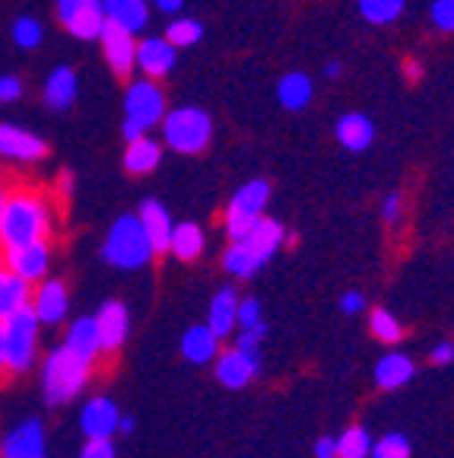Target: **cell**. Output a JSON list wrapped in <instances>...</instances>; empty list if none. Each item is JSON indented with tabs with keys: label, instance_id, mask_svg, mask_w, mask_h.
<instances>
[{
	"label": "cell",
	"instance_id": "8fae6325",
	"mask_svg": "<svg viewBox=\"0 0 454 458\" xmlns=\"http://www.w3.org/2000/svg\"><path fill=\"white\" fill-rule=\"evenodd\" d=\"M257 372H261V353L241 351V347L220 353V363H216V379L226 388H245Z\"/></svg>",
	"mask_w": 454,
	"mask_h": 458
},
{
	"label": "cell",
	"instance_id": "52a82bcc",
	"mask_svg": "<svg viewBox=\"0 0 454 458\" xmlns=\"http://www.w3.org/2000/svg\"><path fill=\"white\" fill-rule=\"evenodd\" d=\"M270 200V185L264 179H251L229 198L226 208V233L229 239H241L264 216V208Z\"/></svg>",
	"mask_w": 454,
	"mask_h": 458
},
{
	"label": "cell",
	"instance_id": "7a4b0ae2",
	"mask_svg": "<svg viewBox=\"0 0 454 458\" xmlns=\"http://www.w3.org/2000/svg\"><path fill=\"white\" fill-rule=\"evenodd\" d=\"M283 236H286V233H283V226H280L277 220H267V216H261V220H257L255 226L245 233V236L232 239V245H229L226 255H223V265H226V271L232 274V277H239V280L255 277V274L267 265L270 258L277 255Z\"/></svg>",
	"mask_w": 454,
	"mask_h": 458
},
{
	"label": "cell",
	"instance_id": "681fc988",
	"mask_svg": "<svg viewBox=\"0 0 454 458\" xmlns=\"http://www.w3.org/2000/svg\"><path fill=\"white\" fill-rule=\"evenodd\" d=\"M404 73H407L410 80H419V77H423V67H419L416 61H407V64H404Z\"/></svg>",
	"mask_w": 454,
	"mask_h": 458
},
{
	"label": "cell",
	"instance_id": "9c48e42d",
	"mask_svg": "<svg viewBox=\"0 0 454 458\" xmlns=\"http://www.w3.org/2000/svg\"><path fill=\"white\" fill-rule=\"evenodd\" d=\"M4 261L13 274H20L22 280L29 284H38L45 280L48 274V261H51V249H48V239H38V242H26V245H16V249H4Z\"/></svg>",
	"mask_w": 454,
	"mask_h": 458
},
{
	"label": "cell",
	"instance_id": "60d3db41",
	"mask_svg": "<svg viewBox=\"0 0 454 458\" xmlns=\"http://www.w3.org/2000/svg\"><path fill=\"white\" fill-rule=\"evenodd\" d=\"M400 208H404V198L398 191H391L388 198L382 200V216L388 223H398L400 220Z\"/></svg>",
	"mask_w": 454,
	"mask_h": 458
},
{
	"label": "cell",
	"instance_id": "83f0119b",
	"mask_svg": "<svg viewBox=\"0 0 454 458\" xmlns=\"http://www.w3.org/2000/svg\"><path fill=\"white\" fill-rule=\"evenodd\" d=\"M159 159H163V147H159L153 137L143 134L128 143V150H124V169H128L130 175H147V172L156 169Z\"/></svg>",
	"mask_w": 454,
	"mask_h": 458
},
{
	"label": "cell",
	"instance_id": "6da1fadb",
	"mask_svg": "<svg viewBox=\"0 0 454 458\" xmlns=\"http://www.w3.org/2000/svg\"><path fill=\"white\" fill-rule=\"evenodd\" d=\"M51 236V204L38 191H16L0 208V245L16 249V245L38 242Z\"/></svg>",
	"mask_w": 454,
	"mask_h": 458
},
{
	"label": "cell",
	"instance_id": "3957f363",
	"mask_svg": "<svg viewBox=\"0 0 454 458\" xmlns=\"http://www.w3.org/2000/svg\"><path fill=\"white\" fill-rule=\"evenodd\" d=\"M153 255H156V251H153V242H149L140 216L124 214L112 223L105 245H102V258H105L108 265L121 267V271H137V267L147 265Z\"/></svg>",
	"mask_w": 454,
	"mask_h": 458
},
{
	"label": "cell",
	"instance_id": "db71d44e",
	"mask_svg": "<svg viewBox=\"0 0 454 458\" xmlns=\"http://www.w3.org/2000/svg\"><path fill=\"white\" fill-rule=\"evenodd\" d=\"M7 198H10V194L4 191V188H0V208H4V204H7Z\"/></svg>",
	"mask_w": 454,
	"mask_h": 458
},
{
	"label": "cell",
	"instance_id": "44dd1931",
	"mask_svg": "<svg viewBox=\"0 0 454 458\" xmlns=\"http://www.w3.org/2000/svg\"><path fill=\"white\" fill-rule=\"evenodd\" d=\"M206 325L220 341L232 335V328L239 325V293H235V286H223L220 293L214 296L210 312H206Z\"/></svg>",
	"mask_w": 454,
	"mask_h": 458
},
{
	"label": "cell",
	"instance_id": "484cf974",
	"mask_svg": "<svg viewBox=\"0 0 454 458\" xmlns=\"http://www.w3.org/2000/svg\"><path fill=\"white\" fill-rule=\"evenodd\" d=\"M105 26L108 20H105V10H102V0H86L83 7H80V13L67 22V32L73 38H80V42H96V38H102V29Z\"/></svg>",
	"mask_w": 454,
	"mask_h": 458
},
{
	"label": "cell",
	"instance_id": "bcb514c9",
	"mask_svg": "<svg viewBox=\"0 0 454 458\" xmlns=\"http://www.w3.org/2000/svg\"><path fill=\"white\" fill-rule=\"evenodd\" d=\"M121 134H124V140L130 143V140H137V137H143V134H147V131H143L137 122H130V118H124V124H121Z\"/></svg>",
	"mask_w": 454,
	"mask_h": 458
},
{
	"label": "cell",
	"instance_id": "74e56055",
	"mask_svg": "<svg viewBox=\"0 0 454 458\" xmlns=\"http://www.w3.org/2000/svg\"><path fill=\"white\" fill-rule=\"evenodd\" d=\"M261 325V302L251 296V300H239V328H255Z\"/></svg>",
	"mask_w": 454,
	"mask_h": 458
},
{
	"label": "cell",
	"instance_id": "e0dca14e",
	"mask_svg": "<svg viewBox=\"0 0 454 458\" xmlns=\"http://www.w3.org/2000/svg\"><path fill=\"white\" fill-rule=\"evenodd\" d=\"M137 216H140L143 229H147L149 242H153V251L156 255H163V251H169L172 245V229H175V223H172L169 210L159 204V200H143L140 210H137Z\"/></svg>",
	"mask_w": 454,
	"mask_h": 458
},
{
	"label": "cell",
	"instance_id": "f35d334b",
	"mask_svg": "<svg viewBox=\"0 0 454 458\" xmlns=\"http://www.w3.org/2000/svg\"><path fill=\"white\" fill-rule=\"evenodd\" d=\"M80 458H114L112 439H89L80 452Z\"/></svg>",
	"mask_w": 454,
	"mask_h": 458
},
{
	"label": "cell",
	"instance_id": "7bdbcfd3",
	"mask_svg": "<svg viewBox=\"0 0 454 458\" xmlns=\"http://www.w3.org/2000/svg\"><path fill=\"white\" fill-rule=\"evenodd\" d=\"M451 360H454V344H448V341L435 344V347H433V363L445 366V363H451Z\"/></svg>",
	"mask_w": 454,
	"mask_h": 458
},
{
	"label": "cell",
	"instance_id": "d6986e66",
	"mask_svg": "<svg viewBox=\"0 0 454 458\" xmlns=\"http://www.w3.org/2000/svg\"><path fill=\"white\" fill-rule=\"evenodd\" d=\"M4 458H45V429L38 420H26L4 439Z\"/></svg>",
	"mask_w": 454,
	"mask_h": 458
},
{
	"label": "cell",
	"instance_id": "5b68a950",
	"mask_svg": "<svg viewBox=\"0 0 454 458\" xmlns=\"http://www.w3.org/2000/svg\"><path fill=\"white\" fill-rule=\"evenodd\" d=\"M210 137H214V118L198 106H181L165 112L163 118V140L169 143L175 153H204L210 147Z\"/></svg>",
	"mask_w": 454,
	"mask_h": 458
},
{
	"label": "cell",
	"instance_id": "f1b7e54d",
	"mask_svg": "<svg viewBox=\"0 0 454 458\" xmlns=\"http://www.w3.org/2000/svg\"><path fill=\"white\" fill-rule=\"evenodd\" d=\"M413 372H416V366H413V360L407 357V353H388V357L378 360L375 366V382L378 388H400L407 386V382L413 379Z\"/></svg>",
	"mask_w": 454,
	"mask_h": 458
},
{
	"label": "cell",
	"instance_id": "5bb4252c",
	"mask_svg": "<svg viewBox=\"0 0 454 458\" xmlns=\"http://www.w3.org/2000/svg\"><path fill=\"white\" fill-rule=\"evenodd\" d=\"M118 420H121V411L114 408L112 398H93L86 401L83 414H80V427L89 439H112L118 433Z\"/></svg>",
	"mask_w": 454,
	"mask_h": 458
},
{
	"label": "cell",
	"instance_id": "f907efd6",
	"mask_svg": "<svg viewBox=\"0 0 454 458\" xmlns=\"http://www.w3.org/2000/svg\"><path fill=\"white\" fill-rule=\"evenodd\" d=\"M340 71H343L340 61H327V64H324V73H327V77H340Z\"/></svg>",
	"mask_w": 454,
	"mask_h": 458
},
{
	"label": "cell",
	"instance_id": "f5cc1de1",
	"mask_svg": "<svg viewBox=\"0 0 454 458\" xmlns=\"http://www.w3.org/2000/svg\"><path fill=\"white\" fill-rule=\"evenodd\" d=\"M7 366V344H4V325H0V369Z\"/></svg>",
	"mask_w": 454,
	"mask_h": 458
},
{
	"label": "cell",
	"instance_id": "7402d4cb",
	"mask_svg": "<svg viewBox=\"0 0 454 458\" xmlns=\"http://www.w3.org/2000/svg\"><path fill=\"white\" fill-rule=\"evenodd\" d=\"M105 20L128 32H143L149 22V4L147 0H102Z\"/></svg>",
	"mask_w": 454,
	"mask_h": 458
},
{
	"label": "cell",
	"instance_id": "d6a6232c",
	"mask_svg": "<svg viewBox=\"0 0 454 458\" xmlns=\"http://www.w3.org/2000/svg\"><path fill=\"white\" fill-rule=\"evenodd\" d=\"M372 437L362 427H349L337 437V458H369Z\"/></svg>",
	"mask_w": 454,
	"mask_h": 458
},
{
	"label": "cell",
	"instance_id": "c3c4849f",
	"mask_svg": "<svg viewBox=\"0 0 454 458\" xmlns=\"http://www.w3.org/2000/svg\"><path fill=\"white\" fill-rule=\"evenodd\" d=\"M57 188H61V194H71L73 191V172L71 169L61 172V179H57Z\"/></svg>",
	"mask_w": 454,
	"mask_h": 458
},
{
	"label": "cell",
	"instance_id": "ba28073f",
	"mask_svg": "<svg viewBox=\"0 0 454 458\" xmlns=\"http://www.w3.org/2000/svg\"><path fill=\"white\" fill-rule=\"evenodd\" d=\"M124 118L137 122L143 131L163 124L165 96H163V89L156 86V80L143 77V80H134V83L128 86V93H124Z\"/></svg>",
	"mask_w": 454,
	"mask_h": 458
},
{
	"label": "cell",
	"instance_id": "277c9868",
	"mask_svg": "<svg viewBox=\"0 0 454 458\" xmlns=\"http://www.w3.org/2000/svg\"><path fill=\"white\" fill-rule=\"evenodd\" d=\"M89 360L77 357L71 347H57L45 360L42 372V386H45V401L48 404H67V401L77 398L80 388L89 382Z\"/></svg>",
	"mask_w": 454,
	"mask_h": 458
},
{
	"label": "cell",
	"instance_id": "4316f807",
	"mask_svg": "<svg viewBox=\"0 0 454 458\" xmlns=\"http://www.w3.org/2000/svg\"><path fill=\"white\" fill-rule=\"evenodd\" d=\"M32 300V286L29 280H22L20 274H13L10 267H0V322L10 318L16 309H22Z\"/></svg>",
	"mask_w": 454,
	"mask_h": 458
},
{
	"label": "cell",
	"instance_id": "b9f144b4",
	"mask_svg": "<svg viewBox=\"0 0 454 458\" xmlns=\"http://www.w3.org/2000/svg\"><path fill=\"white\" fill-rule=\"evenodd\" d=\"M83 4H86V0H57V7H55L57 20H61L67 26V22H71L73 16L80 13V7H83Z\"/></svg>",
	"mask_w": 454,
	"mask_h": 458
},
{
	"label": "cell",
	"instance_id": "836d02e7",
	"mask_svg": "<svg viewBox=\"0 0 454 458\" xmlns=\"http://www.w3.org/2000/svg\"><path fill=\"white\" fill-rule=\"evenodd\" d=\"M42 38H45V29L36 16H20V20L13 22V42L20 45V48H26V51L38 48Z\"/></svg>",
	"mask_w": 454,
	"mask_h": 458
},
{
	"label": "cell",
	"instance_id": "30bf717a",
	"mask_svg": "<svg viewBox=\"0 0 454 458\" xmlns=\"http://www.w3.org/2000/svg\"><path fill=\"white\" fill-rule=\"evenodd\" d=\"M102 51H105V61L108 67H112L118 77H128L130 71L137 67V38L134 32H128V29H118L108 22L105 29H102Z\"/></svg>",
	"mask_w": 454,
	"mask_h": 458
},
{
	"label": "cell",
	"instance_id": "e575fe53",
	"mask_svg": "<svg viewBox=\"0 0 454 458\" xmlns=\"http://www.w3.org/2000/svg\"><path fill=\"white\" fill-rule=\"evenodd\" d=\"M369 458H410V443L400 433H391V437L372 443Z\"/></svg>",
	"mask_w": 454,
	"mask_h": 458
},
{
	"label": "cell",
	"instance_id": "1f68e13d",
	"mask_svg": "<svg viewBox=\"0 0 454 458\" xmlns=\"http://www.w3.org/2000/svg\"><path fill=\"white\" fill-rule=\"evenodd\" d=\"M165 38H169L175 48H191L204 38V22L200 20H191V16H178V20L169 22L165 29Z\"/></svg>",
	"mask_w": 454,
	"mask_h": 458
},
{
	"label": "cell",
	"instance_id": "ffe728a7",
	"mask_svg": "<svg viewBox=\"0 0 454 458\" xmlns=\"http://www.w3.org/2000/svg\"><path fill=\"white\" fill-rule=\"evenodd\" d=\"M67 286L61 280H42V286L32 296V309H36L42 325H57L67 315Z\"/></svg>",
	"mask_w": 454,
	"mask_h": 458
},
{
	"label": "cell",
	"instance_id": "f6af8a7d",
	"mask_svg": "<svg viewBox=\"0 0 454 458\" xmlns=\"http://www.w3.org/2000/svg\"><path fill=\"white\" fill-rule=\"evenodd\" d=\"M362 306H366V300H362L359 293H347V296H343V300H340V309H343V312H347V315H356Z\"/></svg>",
	"mask_w": 454,
	"mask_h": 458
},
{
	"label": "cell",
	"instance_id": "ab89813d",
	"mask_svg": "<svg viewBox=\"0 0 454 458\" xmlns=\"http://www.w3.org/2000/svg\"><path fill=\"white\" fill-rule=\"evenodd\" d=\"M22 96V80L13 73H4L0 77V102H16Z\"/></svg>",
	"mask_w": 454,
	"mask_h": 458
},
{
	"label": "cell",
	"instance_id": "d4e9b609",
	"mask_svg": "<svg viewBox=\"0 0 454 458\" xmlns=\"http://www.w3.org/2000/svg\"><path fill=\"white\" fill-rule=\"evenodd\" d=\"M312 96H315V83H312L308 73L292 71V73H286V77H280L277 99L283 108H290V112H302V108H308Z\"/></svg>",
	"mask_w": 454,
	"mask_h": 458
},
{
	"label": "cell",
	"instance_id": "4fadbf2b",
	"mask_svg": "<svg viewBox=\"0 0 454 458\" xmlns=\"http://www.w3.org/2000/svg\"><path fill=\"white\" fill-rule=\"evenodd\" d=\"M178 61V48L169 42V38H159V36H149L143 42H137V67L143 71V77L149 80H159L165 73H172Z\"/></svg>",
	"mask_w": 454,
	"mask_h": 458
},
{
	"label": "cell",
	"instance_id": "8d00e7d4",
	"mask_svg": "<svg viewBox=\"0 0 454 458\" xmlns=\"http://www.w3.org/2000/svg\"><path fill=\"white\" fill-rule=\"evenodd\" d=\"M429 20L439 32H454V0H433L429 4Z\"/></svg>",
	"mask_w": 454,
	"mask_h": 458
},
{
	"label": "cell",
	"instance_id": "d590c367",
	"mask_svg": "<svg viewBox=\"0 0 454 458\" xmlns=\"http://www.w3.org/2000/svg\"><path fill=\"white\" fill-rule=\"evenodd\" d=\"M372 335H375L378 341H384V344L400 341L398 318H394L391 312H384V309H375V312H372Z\"/></svg>",
	"mask_w": 454,
	"mask_h": 458
},
{
	"label": "cell",
	"instance_id": "9a60e30c",
	"mask_svg": "<svg viewBox=\"0 0 454 458\" xmlns=\"http://www.w3.org/2000/svg\"><path fill=\"white\" fill-rule=\"evenodd\" d=\"M334 137L343 150L362 153V150H369L372 140H375V124H372V118L366 112H347L337 118Z\"/></svg>",
	"mask_w": 454,
	"mask_h": 458
},
{
	"label": "cell",
	"instance_id": "7dc6e473",
	"mask_svg": "<svg viewBox=\"0 0 454 458\" xmlns=\"http://www.w3.org/2000/svg\"><path fill=\"white\" fill-rule=\"evenodd\" d=\"M153 4H156L159 13H169V16L181 13V7H185V0H153Z\"/></svg>",
	"mask_w": 454,
	"mask_h": 458
},
{
	"label": "cell",
	"instance_id": "cb8c5ba5",
	"mask_svg": "<svg viewBox=\"0 0 454 458\" xmlns=\"http://www.w3.org/2000/svg\"><path fill=\"white\" fill-rule=\"evenodd\" d=\"M64 347H71L77 357H83V360H89L93 363L96 357H99V351H102V335H99V322L96 318H77V322L67 328V341H64Z\"/></svg>",
	"mask_w": 454,
	"mask_h": 458
},
{
	"label": "cell",
	"instance_id": "ac0fdd59",
	"mask_svg": "<svg viewBox=\"0 0 454 458\" xmlns=\"http://www.w3.org/2000/svg\"><path fill=\"white\" fill-rule=\"evenodd\" d=\"M96 322H99V335H102V351L114 353L121 344L128 341V331H130V318H128V309L121 306V302H105L96 315Z\"/></svg>",
	"mask_w": 454,
	"mask_h": 458
},
{
	"label": "cell",
	"instance_id": "ee69618b",
	"mask_svg": "<svg viewBox=\"0 0 454 458\" xmlns=\"http://www.w3.org/2000/svg\"><path fill=\"white\" fill-rule=\"evenodd\" d=\"M315 458H337V439L321 437L318 443H315Z\"/></svg>",
	"mask_w": 454,
	"mask_h": 458
},
{
	"label": "cell",
	"instance_id": "f546056e",
	"mask_svg": "<svg viewBox=\"0 0 454 458\" xmlns=\"http://www.w3.org/2000/svg\"><path fill=\"white\" fill-rule=\"evenodd\" d=\"M169 251L178 261H198L204 255V229L198 223H175Z\"/></svg>",
	"mask_w": 454,
	"mask_h": 458
},
{
	"label": "cell",
	"instance_id": "4dcf8cb0",
	"mask_svg": "<svg viewBox=\"0 0 454 458\" xmlns=\"http://www.w3.org/2000/svg\"><path fill=\"white\" fill-rule=\"evenodd\" d=\"M359 13L372 26H391L404 13V0H359Z\"/></svg>",
	"mask_w": 454,
	"mask_h": 458
},
{
	"label": "cell",
	"instance_id": "603a6c76",
	"mask_svg": "<svg viewBox=\"0 0 454 458\" xmlns=\"http://www.w3.org/2000/svg\"><path fill=\"white\" fill-rule=\"evenodd\" d=\"M220 353V337L210 331V325H194V328L185 331V337H181V357L188 360V363H210V360Z\"/></svg>",
	"mask_w": 454,
	"mask_h": 458
},
{
	"label": "cell",
	"instance_id": "816d5d0a",
	"mask_svg": "<svg viewBox=\"0 0 454 458\" xmlns=\"http://www.w3.org/2000/svg\"><path fill=\"white\" fill-rule=\"evenodd\" d=\"M118 433H134V417H121V420H118Z\"/></svg>",
	"mask_w": 454,
	"mask_h": 458
},
{
	"label": "cell",
	"instance_id": "8992f818",
	"mask_svg": "<svg viewBox=\"0 0 454 458\" xmlns=\"http://www.w3.org/2000/svg\"><path fill=\"white\" fill-rule=\"evenodd\" d=\"M4 344H7V369L26 372L36 360V341H38V315L32 302L16 309L10 318H4Z\"/></svg>",
	"mask_w": 454,
	"mask_h": 458
},
{
	"label": "cell",
	"instance_id": "2e32d148",
	"mask_svg": "<svg viewBox=\"0 0 454 458\" xmlns=\"http://www.w3.org/2000/svg\"><path fill=\"white\" fill-rule=\"evenodd\" d=\"M45 106L55 108V112H67V108L77 102L80 96V77L73 67L67 64H57L55 71L48 73V80H45Z\"/></svg>",
	"mask_w": 454,
	"mask_h": 458
},
{
	"label": "cell",
	"instance_id": "7c38bea8",
	"mask_svg": "<svg viewBox=\"0 0 454 458\" xmlns=\"http://www.w3.org/2000/svg\"><path fill=\"white\" fill-rule=\"evenodd\" d=\"M48 153V143L38 134L16 124H0V157L16 159V163H36Z\"/></svg>",
	"mask_w": 454,
	"mask_h": 458
}]
</instances>
